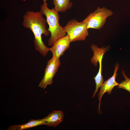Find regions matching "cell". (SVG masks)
I'll return each mask as SVG.
<instances>
[{"label": "cell", "mask_w": 130, "mask_h": 130, "mask_svg": "<svg viewBox=\"0 0 130 130\" xmlns=\"http://www.w3.org/2000/svg\"><path fill=\"white\" fill-rule=\"evenodd\" d=\"M40 12L27 11L23 17L22 25L31 30L34 36L33 40L35 49L45 57L49 51L42 41V35L47 36L49 32L46 27V21Z\"/></svg>", "instance_id": "1"}, {"label": "cell", "mask_w": 130, "mask_h": 130, "mask_svg": "<svg viewBox=\"0 0 130 130\" xmlns=\"http://www.w3.org/2000/svg\"><path fill=\"white\" fill-rule=\"evenodd\" d=\"M46 2H44L40 6V12L46 17V21L49 26L48 30L51 36L48 41V45L52 46L59 38L66 35L64 27L61 26L59 23L60 18L58 12L54 8H49Z\"/></svg>", "instance_id": "2"}, {"label": "cell", "mask_w": 130, "mask_h": 130, "mask_svg": "<svg viewBox=\"0 0 130 130\" xmlns=\"http://www.w3.org/2000/svg\"><path fill=\"white\" fill-rule=\"evenodd\" d=\"M113 14L112 11L103 7H98L94 12L90 13L83 21L87 28L99 30L105 24L107 19Z\"/></svg>", "instance_id": "3"}, {"label": "cell", "mask_w": 130, "mask_h": 130, "mask_svg": "<svg viewBox=\"0 0 130 130\" xmlns=\"http://www.w3.org/2000/svg\"><path fill=\"white\" fill-rule=\"evenodd\" d=\"M64 28L71 42L84 40L89 35L86 24L75 19L69 20Z\"/></svg>", "instance_id": "4"}, {"label": "cell", "mask_w": 130, "mask_h": 130, "mask_svg": "<svg viewBox=\"0 0 130 130\" xmlns=\"http://www.w3.org/2000/svg\"><path fill=\"white\" fill-rule=\"evenodd\" d=\"M60 65L59 58L52 57L47 62L45 69L44 75L38 86L45 89L53 82V79Z\"/></svg>", "instance_id": "5"}, {"label": "cell", "mask_w": 130, "mask_h": 130, "mask_svg": "<svg viewBox=\"0 0 130 130\" xmlns=\"http://www.w3.org/2000/svg\"><path fill=\"white\" fill-rule=\"evenodd\" d=\"M119 68V65L118 63H117L115 65V70L113 76L106 81H104L100 87V91L98 95V100L99 101L98 107L99 110H100L101 101L103 95L106 92H107L109 95H110L114 87L115 86H118L119 84L116 80L117 75V72Z\"/></svg>", "instance_id": "6"}, {"label": "cell", "mask_w": 130, "mask_h": 130, "mask_svg": "<svg viewBox=\"0 0 130 130\" xmlns=\"http://www.w3.org/2000/svg\"><path fill=\"white\" fill-rule=\"evenodd\" d=\"M71 42L67 34L59 39L51 47L49 48V51L52 52V57L59 58L69 48Z\"/></svg>", "instance_id": "7"}, {"label": "cell", "mask_w": 130, "mask_h": 130, "mask_svg": "<svg viewBox=\"0 0 130 130\" xmlns=\"http://www.w3.org/2000/svg\"><path fill=\"white\" fill-rule=\"evenodd\" d=\"M64 116L61 111L53 110L44 118L46 120L45 125L55 127L63 121Z\"/></svg>", "instance_id": "8"}, {"label": "cell", "mask_w": 130, "mask_h": 130, "mask_svg": "<svg viewBox=\"0 0 130 130\" xmlns=\"http://www.w3.org/2000/svg\"><path fill=\"white\" fill-rule=\"evenodd\" d=\"M45 118L41 119H31L27 123L18 125H12L8 128L9 130H22L28 129L37 126L46 125Z\"/></svg>", "instance_id": "9"}, {"label": "cell", "mask_w": 130, "mask_h": 130, "mask_svg": "<svg viewBox=\"0 0 130 130\" xmlns=\"http://www.w3.org/2000/svg\"><path fill=\"white\" fill-rule=\"evenodd\" d=\"M94 55L91 60V62L95 66H97L100 60L103 59L104 54L109 49V46H107L104 48L103 46L99 48L94 44H92L91 46Z\"/></svg>", "instance_id": "10"}, {"label": "cell", "mask_w": 130, "mask_h": 130, "mask_svg": "<svg viewBox=\"0 0 130 130\" xmlns=\"http://www.w3.org/2000/svg\"><path fill=\"white\" fill-rule=\"evenodd\" d=\"M70 1V0H53L55 10L58 12H65L72 6V3Z\"/></svg>", "instance_id": "11"}, {"label": "cell", "mask_w": 130, "mask_h": 130, "mask_svg": "<svg viewBox=\"0 0 130 130\" xmlns=\"http://www.w3.org/2000/svg\"><path fill=\"white\" fill-rule=\"evenodd\" d=\"M102 59L99 61V68L98 72L96 76L93 78L96 84V89L92 98L94 97L98 92L99 88L102 84L104 82L102 74Z\"/></svg>", "instance_id": "12"}, {"label": "cell", "mask_w": 130, "mask_h": 130, "mask_svg": "<svg viewBox=\"0 0 130 130\" xmlns=\"http://www.w3.org/2000/svg\"><path fill=\"white\" fill-rule=\"evenodd\" d=\"M122 73L125 80L119 84L117 88L124 89L130 93V78L126 76L123 70H122Z\"/></svg>", "instance_id": "13"}, {"label": "cell", "mask_w": 130, "mask_h": 130, "mask_svg": "<svg viewBox=\"0 0 130 130\" xmlns=\"http://www.w3.org/2000/svg\"><path fill=\"white\" fill-rule=\"evenodd\" d=\"M42 0L44 2H46V1L47 0Z\"/></svg>", "instance_id": "14"}]
</instances>
